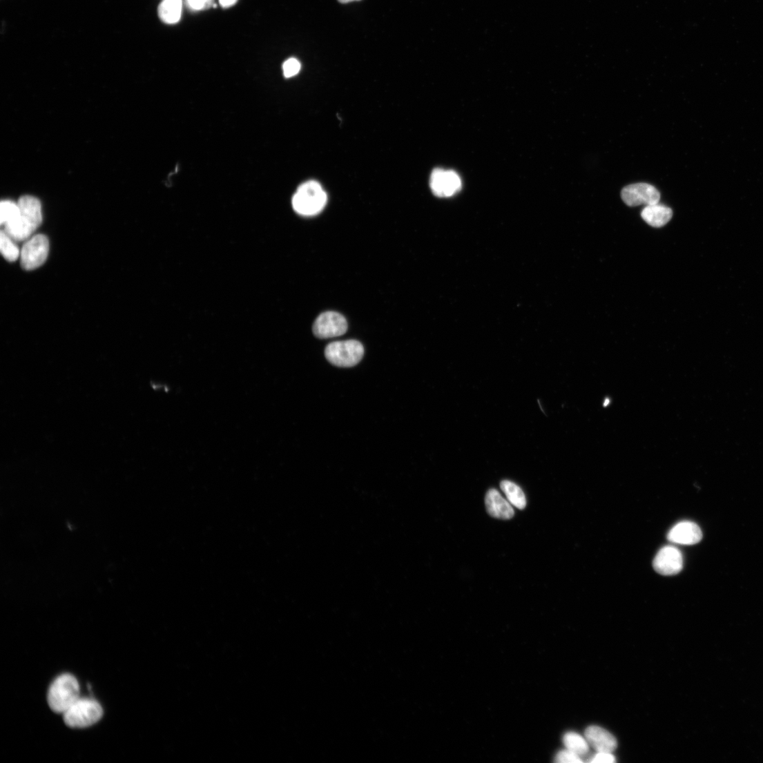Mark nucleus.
Listing matches in <instances>:
<instances>
[{
    "label": "nucleus",
    "instance_id": "12",
    "mask_svg": "<svg viewBox=\"0 0 763 763\" xmlns=\"http://www.w3.org/2000/svg\"><path fill=\"white\" fill-rule=\"evenodd\" d=\"M702 537L703 534L699 528L695 523L688 521L678 523L667 535L669 541L682 545L697 543Z\"/></svg>",
    "mask_w": 763,
    "mask_h": 763
},
{
    "label": "nucleus",
    "instance_id": "20",
    "mask_svg": "<svg viewBox=\"0 0 763 763\" xmlns=\"http://www.w3.org/2000/svg\"><path fill=\"white\" fill-rule=\"evenodd\" d=\"M555 762L559 763H579L583 760L581 756L568 749L559 752L555 758Z\"/></svg>",
    "mask_w": 763,
    "mask_h": 763
},
{
    "label": "nucleus",
    "instance_id": "24",
    "mask_svg": "<svg viewBox=\"0 0 763 763\" xmlns=\"http://www.w3.org/2000/svg\"><path fill=\"white\" fill-rule=\"evenodd\" d=\"M238 0H219L220 6L225 9L234 6Z\"/></svg>",
    "mask_w": 763,
    "mask_h": 763
},
{
    "label": "nucleus",
    "instance_id": "8",
    "mask_svg": "<svg viewBox=\"0 0 763 763\" xmlns=\"http://www.w3.org/2000/svg\"><path fill=\"white\" fill-rule=\"evenodd\" d=\"M430 185L437 197H450L461 190L462 180L453 171L437 168L432 173Z\"/></svg>",
    "mask_w": 763,
    "mask_h": 763
},
{
    "label": "nucleus",
    "instance_id": "21",
    "mask_svg": "<svg viewBox=\"0 0 763 763\" xmlns=\"http://www.w3.org/2000/svg\"><path fill=\"white\" fill-rule=\"evenodd\" d=\"M301 68L300 63L296 58H290L283 65L284 77L291 78L298 74Z\"/></svg>",
    "mask_w": 763,
    "mask_h": 763
},
{
    "label": "nucleus",
    "instance_id": "19",
    "mask_svg": "<svg viewBox=\"0 0 763 763\" xmlns=\"http://www.w3.org/2000/svg\"><path fill=\"white\" fill-rule=\"evenodd\" d=\"M1 224L5 227L15 223L20 215L18 204L10 200L1 202Z\"/></svg>",
    "mask_w": 763,
    "mask_h": 763
},
{
    "label": "nucleus",
    "instance_id": "15",
    "mask_svg": "<svg viewBox=\"0 0 763 763\" xmlns=\"http://www.w3.org/2000/svg\"><path fill=\"white\" fill-rule=\"evenodd\" d=\"M182 0H163L158 8L160 19L167 24L178 23L182 17Z\"/></svg>",
    "mask_w": 763,
    "mask_h": 763
},
{
    "label": "nucleus",
    "instance_id": "18",
    "mask_svg": "<svg viewBox=\"0 0 763 763\" xmlns=\"http://www.w3.org/2000/svg\"><path fill=\"white\" fill-rule=\"evenodd\" d=\"M5 231L0 234V250L3 257L9 262L16 261L20 254L19 247Z\"/></svg>",
    "mask_w": 763,
    "mask_h": 763
},
{
    "label": "nucleus",
    "instance_id": "25",
    "mask_svg": "<svg viewBox=\"0 0 763 763\" xmlns=\"http://www.w3.org/2000/svg\"><path fill=\"white\" fill-rule=\"evenodd\" d=\"M338 1L342 4H347L354 1H360V0H338Z\"/></svg>",
    "mask_w": 763,
    "mask_h": 763
},
{
    "label": "nucleus",
    "instance_id": "5",
    "mask_svg": "<svg viewBox=\"0 0 763 763\" xmlns=\"http://www.w3.org/2000/svg\"><path fill=\"white\" fill-rule=\"evenodd\" d=\"M325 354L327 360L334 365L351 368L362 360L364 347L356 340L334 342L327 346Z\"/></svg>",
    "mask_w": 763,
    "mask_h": 763
},
{
    "label": "nucleus",
    "instance_id": "11",
    "mask_svg": "<svg viewBox=\"0 0 763 763\" xmlns=\"http://www.w3.org/2000/svg\"><path fill=\"white\" fill-rule=\"evenodd\" d=\"M585 735L590 746L597 752L612 753L617 748L616 738L600 726H589L586 730Z\"/></svg>",
    "mask_w": 763,
    "mask_h": 763
},
{
    "label": "nucleus",
    "instance_id": "14",
    "mask_svg": "<svg viewBox=\"0 0 763 763\" xmlns=\"http://www.w3.org/2000/svg\"><path fill=\"white\" fill-rule=\"evenodd\" d=\"M641 217L650 226L660 228L667 224L673 217V211L670 208L655 204L648 205L641 212Z\"/></svg>",
    "mask_w": 763,
    "mask_h": 763
},
{
    "label": "nucleus",
    "instance_id": "4",
    "mask_svg": "<svg viewBox=\"0 0 763 763\" xmlns=\"http://www.w3.org/2000/svg\"><path fill=\"white\" fill-rule=\"evenodd\" d=\"M64 715L68 726L86 728L97 723L102 718L104 711L98 701L79 698Z\"/></svg>",
    "mask_w": 763,
    "mask_h": 763
},
{
    "label": "nucleus",
    "instance_id": "2",
    "mask_svg": "<svg viewBox=\"0 0 763 763\" xmlns=\"http://www.w3.org/2000/svg\"><path fill=\"white\" fill-rule=\"evenodd\" d=\"M79 684L70 674L58 677L51 684L48 693V703L56 713L64 714L79 699Z\"/></svg>",
    "mask_w": 763,
    "mask_h": 763
},
{
    "label": "nucleus",
    "instance_id": "9",
    "mask_svg": "<svg viewBox=\"0 0 763 763\" xmlns=\"http://www.w3.org/2000/svg\"><path fill=\"white\" fill-rule=\"evenodd\" d=\"M623 201L629 206L652 205L660 200L659 192L648 183H636L625 187L621 192Z\"/></svg>",
    "mask_w": 763,
    "mask_h": 763
},
{
    "label": "nucleus",
    "instance_id": "1",
    "mask_svg": "<svg viewBox=\"0 0 763 763\" xmlns=\"http://www.w3.org/2000/svg\"><path fill=\"white\" fill-rule=\"evenodd\" d=\"M17 204L19 218L13 224L4 227V231L14 240L23 241L32 236L42 223L41 204L37 198L30 195L21 197Z\"/></svg>",
    "mask_w": 763,
    "mask_h": 763
},
{
    "label": "nucleus",
    "instance_id": "22",
    "mask_svg": "<svg viewBox=\"0 0 763 763\" xmlns=\"http://www.w3.org/2000/svg\"><path fill=\"white\" fill-rule=\"evenodd\" d=\"M188 8L193 12L204 11L213 5V0H186Z\"/></svg>",
    "mask_w": 763,
    "mask_h": 763
},
{
    "label": "nucleus",
    "instance_id": "3",
    "mask_svg": "<svg viewBox=\"0 0 763 763\" xmlns=\"http://www.w3.org/2000/svg\"><path fill=\"white\" fill-rule=\"evenodd\" d=\"M327 196L320 183L308 181L297 190L292 199L293 209L302 216L318 215L325 206Z\"/></svg>",
    "mask_w": 763,
    "mask_h": 763
},
{
    "label": "nucleus",
    "instance_id": "23",
    "mask_svg": "<svg viewBox=\"0 0 763 763\" xmlns=\"http://www.w3.org/2000/svg\"><path fill=\"white\" fill-rule=\"evenodd\" d=\"M588 761L592 763H613L616 762V758L612 753L597 752Z\"/></svg>",
    "mask_w": 763,
    "mask_h": 763
},
{
    "label": "nucleus",
    "instance_id": "13",
    "mask_svg": "<svg viewBox=\"0 0 763 763\" xmlns=\"http://www.w3.org/2000/svg\"><path fill=\"white\" fill-rule=\"evenodd\" d=\"M485 503L487 512L493 517L502 519V520H510L514 514L513 508L510 502L505 500L496 490H491L487 492Z\"/></svg>",
    "mask_w": 763,
    "mask_h": 763
},
{
    "label": "nucleus",
    "instance_id": "16",
    "mask_svg": "<svg viewBox=\"0 0 763 763\" xmlns=\"http://www.w3.org/2000/svg\"><path fill=\"white\" fill-rule=\"evenodd\" d=\"M501 488L511 505L521 510L525 508L527 500L520 486L510 481L505 480L501 483Z\"/></svg>",
    "mask_w": 763,
    "mask_h": 763
},
{
    "label": "nucleus",
    "instance_id": "6",
    "mask_svg": "<svg viewBox=\"0 0 763 763\" xmlns=\"http://www.w3.org/2000/svg\"><path fill=\"white\" fill-rule=\"evenodd\" d=\"M48 253L49 240L45 235L38 234L29 238L21 251L22 268L30 271L40 267L46 261Z\"/></svg>",
    "mask_w": 763,
    "mask_h": 763
},
{
    "label": "nucleus",
    "instance_id": "7",
    "mask_svg": "<svg viewBox=\"0 0 763 763\" xmlns=\"http://www.w3.org/2000/svg\"><path fill=\"white\" fill-rule=\"evenodd\" d=\"M348 329L346 318L337 312L327 311L322 313L316 320L313 331L319 339L338 338L345 334Z\"/></svg>",
    "mask_w": 763,
    "mask_h": 763
},
{
    "label": "nucleus",
    "instance_id": "10",
    "mask_svg": "<svg viewBox=\"0 0 763 763\" xmlns=\"http://www.w3.org/2000/svg\"><path fill=\"white\" fill-rule=\"evenodd\" d=\"M683 566L682 552L673 545H666L660 549L653 562L655 571L666 576L678 574L683 569Z\"/></svg>",
    "mask_w": 763,
    "mask_h": 763
},
{
    "label": "nucleus",
    "instance_id": "17",
    "mask_svg": "<svg viewBox=\"0 0 763 763\" xmlns=\"http://www.w3.org/2000/svg\"><path fill=\"white\" fill-rule=\"evenodd\" d=\"M563 743L566 749L581 757L587 755L590 750V744L586 738L575 732H568L563 737Z\"/></svg>",
    "mask_w": 763,
    "mask_h": 763
}]
</instances>
